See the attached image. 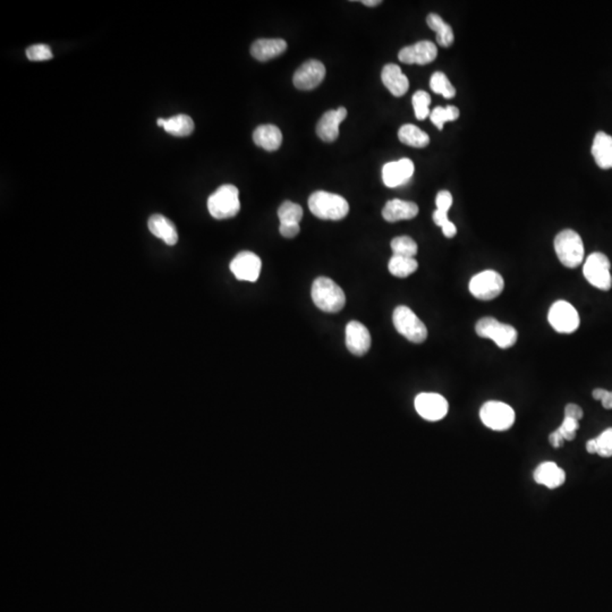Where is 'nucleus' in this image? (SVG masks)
<instances>
[{"label": "nucleus", "instance_id": "obj_1", "mask_svg": "<svg viewBox=\"0 0 612 612\" xmlns=\"http://www.w3.org/2000/svg\"><path fill=\"white\" fill-rule=\"evenodd\" d=\"M311 295L316 308L327 313H338L346 304L344 290L327 277H319L314 280Z\"/></svg>", "mask_w": 612, "mask_h": 612}, {"label": "nucleus", "instance_id": "obj_2", "mask_svg": "<svg viewBox=\"0 0 612 612\" xmlns=\"http://www.w3.org/2000/svg\"><path fill=\"white\" fill-rule=\"evenodd\" d=\"M308 209L323 220H342L349 215V202L338 194L329 192H314L308 199Z\"/></svg>", "mask_w": 612, "mask_h": 612}, {"label": "nucleus", "instance_id": "obj_3", "mask_svg": "<svg viewBox=\"0 0 612 612\" xmlns=\"http://www.w3.org/2000/svg\"><path fill=\"white\" fill-rule=\"evenodd\" d=\"M554 251L559 261L569 269L577 268L584 260L582 237L572 230L560 232L554 238Z\"/></svg>", "mask_w": 612, "mask_h": 612}, {"label": "nucleus", "instance_id": "obj_4", "mask_svg": "<svg viewBox=\"0 0 612 612\" xmlns=\"http://www.w3.org/2000/svg\"><path fill=\"white\" fill-rule=\"evenodd\" d=\"M208 210L212 217L219 220L235 217L241 210L237 187L230 184L220 186L213 194L210 195Z\"/></svg>", "mask_w": 612, "mask_h": 612}, {"label": "nucleus", "instance_id": "obj_5", "mask_svg": "<svg viewBox=\"0 0 612 612\" xmlns=\"http://www.w3.org/2000/svg\"><path fill=\"white\" fill-rule=\"evenodd\" d=\"M477 336L494 340L500 349H507L516 344L518 332L513 325L501 323L494 318L485 316L477 321L475 325Z\"/></svg>", "mask_w": 612, "mask_h": 612}, {"label": "nucleus", "instance_id": "obj_6", "mask_svg": "<svg viewBox=\"0 0 612 612\" xmlns=\"http://www.w3.org/2000/svg\"><path fill=\"white\" fill-rule=\"evenodd\" d=\"M392 321L396 330L409 342L422 344L427 338V329L420 318L405 305L397 306L394 311Z\"/></svg>", "mask_w": 612, "mask_h": 612}, {"label": "nucleus", "instance_id": "obj_7", "mask_svg": "<svg viewBox=\"0 0 612 612\" xmlns=\"http://www.w3.org/2000/svg\"><path fill=\"white\" fill-rule=\"evenodd\" d=\"M610 268H611V263H610L608 256H604V253H592L589 258H586L585 264H584V276H585L586 280L595 288L608 292L612 287Z\"/></svg>", "mask_w": 612, "mask_h": 612}, {"label": "nucleus", "instance_id": "obj_8", "mask_svg": "<svg viewBox=\"0 0 612 612\" xmlns=\"http://www.w3.org/2000/svg\"><path fill=\"white\" fill-rule=\"evenodd\" d=\"M505 288V282L500 273L494 270H485L470 279L468 289L475 299L491 301L499 296Z\"/></svg>", "mask_w": 612, "mask_h": 612}, {"label": "nucleus", "instance_id": "obj_9", "mask_svg": "<svg viewBox=\"0 0 612 612\" xmlns=\"http://www.w3.org/2000/svg\"><path fill=\"white\" fill-rule=\"evenodd\" d=\"M480 418L485 427L494 431H506L513 427L515 412L507 404L491 401L485 403L480 411Z\"/></svg>", "mask_w": 612, "mask_h": 612}, {"label": "nucleus", "instance_id": "obj_10", "mask_svg": "<svg viewBox=\"0 0 612 612\" xmlns=\"http://www.w3.org/2000/svg\"><path fill=\"white\" fill-rule=\"evenodd\" d=\"M549 323L559 334H573L580 327V314L570 303L558 301L551 305L548 314Z\"/></svg>", "mask_w": 612, "mask_h": 612}, {"label": "nucleus", "instance_id": "obj_11", "mask_svg": "<svg viewBox=\"0 0 612 612\" xmlns=\"http://www.w3.org/2000/svg\"><path fill=\"white\" fill-rule=\"evenodd\" d=\"M448 401L444 396L433 392H423L415 398V409L427 421H440L447 415Z\"/></svg>", "mask_w": 612, "mask_h": 612}, {"label": "nucleus", "instance_id": "obj_12", "mask_svg": "<svg viewBox=\"0 0 612 612\" xmlns=\"http://www.w3.org/2000/svg\"><path fill=\"white\" fill-rule=\"evenodd\" d=\"M261 258L256 253L244 251L232 258L230 270L238 280L254 282L261 273Z\"/></svg>", "mask_w": 612, "mask_h": 612}, {"label": "nucleus", "instance_id": "obj_13", "mask_svg": "<svg viewBox=\"0 0 612 612\" xmlns=\"http://www.w3.org/2000/svg\"><path fill=\"white\" fill-rule=\"evenodd\" d=\"M325 67L321 61L311 59L297 68L294 74V85L299 90H313L325 80Z\"/></svg>", "mask_w": 612, "mask_h": 612}, {"label": "nucleus", "instance_id": "obj_14", "mask_svg": "<svg viewBox=\"0 0 612 612\" xmlns=\"http://www.w3.org/2000/svg\"><path fill=\"white\" fill-rule=\"evenodd\" d=\"M414 171V163L408 158L386 163L382 168L383 183L390 189L405 185L413 177Z\"/></svg>", "mask_w": 612, "mask_h": 612}, {"label": "nucleus", "instance_id": "obj_15", "mask_svg": "<svg viewBox=\"0 0 612 612\" xmlns=\"http://www.w3.org/2000/svg\"><path fill=\"white\" fill-rule=\"evenodd\" d=\"M438 56V49L431 41H420L413 46H405L398 54V58L404 64L427 65L432 63Z\"/></svg>", "mask_w": 612, "mask_h": 612}, {"label": "nucleus", "instance_id": "obj_16", "mask_svg": "<svg viewBox=\"0 0 612 612\" xmlns=\"http://www.w3.org/2000/svg\"><path fill=\"white\" fill-rule=\"evenodd\" d=\"M346 346L351 354L366 355L371 347L369 329L358 321H351L346 325Z\"/></svg>", "mask_w": 612, "mask_h": 612}, {"label": "nucleus", "instance_id": "obj_17", "mask_svg": "<svg viewBox=\"0 0 612 612\" xmlns=\"http://www.w3.org/2000/svg\"><path fill=\"white\" fill-rule=\"evenodd\" d=\"M347 117L346 108L340 107L337 111L323 113L316 125V134L325 142H335L339 137V126Z\"/></svg>", "mask_w": 612, "mask_h": 612}, {"label": "nucleus", "instance_id": "obj_18", "mask_svg": "<svg viewBox=\"0 0 612 612\" xmlns=\"http://www.w3.org/2000/svg\"><path fill=\"white\" fill-rule=\"evenodd\" d=\"M534 480L537 485H544L549 489H557L566 481V473L554 461H544L534 470Z\"/></svg>", "mask_w": 612, "mask_h": 612}, {"label": "nucleus", "instance_id": "obj_19", "mask_svg": "<svg viewBox=\"0 0 612 612\" xmlns=\"http://www.w3.org/2000/svg\"><path fill=\"white\" fill-rule=\"evenodd\" d=\"M418 215V204L409 201L394 199L387 202L382 210V217L388 223L409 220Z\"/></svg>", "mask_w": 612, "mask_h": 612}, {"label": "nucleus", "instance_id": "obj_20", "mask_svg": "<svg viewBox=\"0 0 612 612\" xmlns=\"http://www.w3.org/2000/svg\"><path fill=\"white\" fill-rule=\"evenodd\" d=\"M287 50V42L282 39H260L251 46V55L258 61L276 58Z\"/></svg>", "mask_w": 612, "mask_h": 612}, {"label": "nucleus", "instance_id": "obj_21", "mask_svg": "<svg viewBox=\"0 0 612 612\" xmlns=\"http://www.w3.org/2000/svg\"><path fill=\"white\" fill-rule=\"evenodd\" d=\"M381 80L392 96H403L408 91V79L397 65L388 64L383 67Z\"/></svg>", "mask_w": 612, "mask_h": 612}, {"label": "nucleus", "instance_id": "obj_22", "mask_svg": "<svg viewBox=\"0 0 612 612\" xmlns=\"http://www.w3.org/2000/svg\"><path fill=\"white\" fill-rule=\"evenodd\" d=\"M149 230L156 237L163 239L167 245H175L178 242L177 228L173 221L169 220L163 215H154L150 217L148 223Z\"/></svg>", "mask_w": 612, "mask_h": 612}, {"label": "nucleus", "instance_id": "obj_23", "mask_svg": "<svg viewBox=\"0 0 612 612\" xmlns=\"http://www.w3.org/2000/svg\"><path fill=\"white\" fill-rule=\"evenodd\" d=\"M253 141L258 146L267 151H276L282 145V131L271 124L258 126L253 133Z\"/></svg>", "mask_w": 612, "mask_h": 612}, {"label": "nucleus", "instance_id": "obj_24", "mask_svg": "<svg viewBox=\"0 0 612 612\" xmlns=\"http://www.w3.org/2000/svg\"><path fill=\"white\" fill-rule=\"evenodd\" d=\"M595 163L602 169L612 168V137L604 132H598L592 145Z\"/></svg>", "mask_w": 612, "mask_h": 612}, {"label": "nucleus", "instance_id": "obj_25", "mask_svg": "<svg viewBox=\"0 0 612 612\" xmlns=\"http://www.w3.org/2000/svg\"><path fill=\"white\" fill-rule=\"evenodd\" d=\"M398 137L404 144L409 145L413 148L422 149L427 146L430 143V137L421 128L412 124H406L401 126L398 132Z\"/></svg>", "mask_w": 612, "mask_h": 612}, {"label": "nucleus", "instance_id": "obj_26", "mask_svg": "<svg viewBox=\"0 0 612 612\" xmlns=\"http://www.w3.org/2000/svg\"><path fill=\"white\" fill-rule=\"evenodd\" d=\"M427 23L430 29L437 33V42L444 48H448L454 44L453 29L442 20L438 14H430L427 18Z\"/></svg>", "mask_w": 612, "mask_h": 612}, {"label": "nucleus", "instance_id": "obj_27", "mask_svg": "<svg viewBox=\"0 0 612 612\" xmlns=\"http://www.w3.org/2000/svg\"><path fill=\"white\" fill-rule=\"evenodd\" d=\"M163 130L175 137H187L194 131V122L187 115H176L166 119Z\"/></svg>", "mask_w": 612, "mask_h": 612}, {"label": "nucleus", "instance_id": "obj_28", "mask_svg": "<svg viewBox=\"0 0 612 612\" xmlns=\"http://www.w3.org/2000/svg\"><path fill=\"white\" fill-rule=\"evenodd\" d=\"M418 263L414 258L392 256L389 261V273L398 278H406L418 270Z\"/></svg>", "mask_w": 612, "mask_h": 612}, {"label": "nucleus", "instance_id": "obj_29", "mask_svg": "<svg viewBox=\"0 0 612 612\" xmlns=\"http://www.w3.org/2000/svg\"><path fill=\"white\" fill-rule=\"evenodd\" d=\"M430 87L433 92L444 96V99H453L456 96V89L450 83L446 74L435 72L430 80Z\"/></svg>", "mask_w": 612, "mask_h": 612}, {"label": "nucleus", "instance_id": "obj_30", "mask_svg": "<svg viewBox=\"0 0 612 612\" xmlns=\"http://www.w3.org/2000/svg\"><path fill=\"white\" fill-rule=\"evenodd\" d=\"M459 109L455 106H447V107H435L431 113L430 118L433 125L437 126L439 131L444 130V123L454 122L456 119H458Z\"/></svg>", "mask_w": 612, "mask_h": 612}, {"label": "nucleus", "instance_id": "obj_31", "mask_svg": "<svg viewBox=\"0 0 612 612\" xmlns=\"http://www.w3.org/2000/svg\"><path fill=\"white\" fill-rule=\"evenodd\" d=\"M278 217L280 224H299L303 218L302 206L290 201H285L279 208Z\"/></svg>", "mask_w": 612, "mask_h": 612}, {"label": "nucleus", "instance_id": "obj_32", "mask_svg": "<svg viewBox=\"0 0 612 612\" xmlns=\"http://www.w3.org/2000/svg\"><path fill=\"white\" fill-rule=\"evenodd\" d=\"M394 256L414 258L418 254V244L408 236H399L392 241Z\"/></svg>", "mask_w": 612, "mask_h": 612}, {"label": "nucleus", "instance_id": "obj_33", "mask_svg": "<svg viewBox=\"0 0 612 612\" xmlns=\"http://www.w3.org/2000/svg\"><path fill=\"white\" fill-rule=\"evenodd\" d=\"M413 108H414L415 117L418 120H424L427 117L430 116V104H431V96L429 93L425 91H418L413 96Z\"/></svg>", "mask_w": 612, "mask_h": 612}, {"label": "nucleus", "instance_id": "obj_34", "mask_svg": "<svg viewBox=\"0 0 612 612\" xmlns=\"http://www.w3.org/2000/svg\"><path fill=\"white\" fill-rule=\"evenodd\" d=\"M433 221L437 226L442 227L444 235L447 238L455 237L457 234V228L455 225L449 220L447 212L439 211L435 210L433 212Z\"/></svg>", "mask_w": 612, "mask_h": 612}, {"label": "nucleus", "instance_id": "obj_35", "mask_svg": "<svg viewBox=\"0 0 612 612\" xmlns=\"http://www.w3.org/2000/svg\"><path fill=\"white\" fill-rule=\"evenodd\" d=\"M27 57L32 61H48L53 58V51L46 44H33L27 48Z\"/></svg>", "mask_w": 612, "mask_h": 612}, {"label": "nucleus", "instance_id": "obj_36", "mask_svg": "<svg viewBox=\"0 0 612 612\" xmlns=\"http://www.w3.org/2000/svg\"><path fill=\"white\" fill-rule=\"evenodd\" d=\"M598 444V455L604 458L612 456V427L604 430V432L595 438Z\"/></svg>", "mask_w": 612, "mask_h": 612}, {"label": "nucleus", "instance_id": "obj_37", "mask_svg": "<svg viewBox=\"0 0 612 612\" xmlns=\"http://www.w3.org/2000/svg\"><path fill=\"white\" fill-rule=\"evenodd\" d=\"M580 427V423L574 418H565L563 424L558 427L560 435H563V438L567 442H572L576 437V431Z\"/></svg>", "mask_w": 612, "mask_h": 612}, {"label": "nucleus", "instance_id": "obj_38", "mask_svg": "<svg viewBox=\"0 0 612 612\" xmlns=\"http://www.w3.org/2000/svg\"><path fill=\"white\" fill-rule=\"evenodd\" d=\"M435 204H437V210L448 213L453 206V195L448 191L439 192L435 199Z\"/></svg>", "mask_w": 612, "mask_h": 612}, {"label": "nucleus", "instance_id": "obj_39", "mask_svg": "<svg viewBox=\"0 0 612 612\" xmlns=\"http://www.w3.org/2000/svg\"><path fill=\"white\" fill-rule=\"evenodd\" d=\"M592 396L597 401H601L606 409H612V392H608L606 389H594Z\"/></svg>", "mask_w": 612, "mask_h": 612}, {"label": "nucleus", "instance_id": "obj_40", "mask_svg": "<svg viewBox=\"0 0 612 612\" xmlns=\"http://www.w3.org/2000/svg\"><path fill=\"white\" fill-rule=\"evenodd\" d=\"M299 230H301L299 224H280V227H279V232L286 238L296 237L299 234Z\"/></svg>", "mask_w": 612, "mask_h": 612}, {"label": "nucleus", "instance_id": "obj_41", "mask_svg": "<svg viewBox=\"0 0 612 612\" xmlns=\"http://www.w3.org/2000/svg\"><path fill=\"white\" fill-rule=\"evenodd\" d=\"M583 409L580 408L576 404H568L565 408V418H574L576 421L580 422V420L583 418Z\"/></svg>", "mask_w": 612, "mask_h": 612}, {"label": "nucleus", "instance_id": "obj_42", "mask_svg": "<svg viewBox=\"0 0 612 612\" xmlns=\"http://www.w3.org/2000/svg\"><path fill=\"white\" fill-rule=\"evenodd\" d=\"M549 442H550V444H551L552 447L560 448L563 447L565 439L563 438V435H560L559 431L556 430L554 432H552L551 435H549Z\"/></svg>", "mask_w": 612, "mask_h": 612}, {"label": "nucleus", "instance_id": "obj_43", "mask_svg": "<svg viewBox=\"0 0 612 612\" xmlns=\"http://www.w3.org/2000/svg\"><path fill=\"white\" fill-rule=\"evenodd\" d=\"M586 450H587V453L589 454H598V444H597V440L595 439H592V440H589L587 444H586Z\"/></svg>", "mask_w": 612, "mask_h": 612}, {"label": "nucleus", "instance_id": "obj_44", "mask_svg": "<svg viewBox=\"0 0 612 612\" xmlns=\"http://www.w3.org/2000/svg\"><path fill=\"white\" fill-rule=\"evenodd\" d=\"M362 4H364L366 6L375 7L381 4V1L380 0H363Z\"/></svg>", "mask_w": 612, "mask_h": 612}]
</instances>
